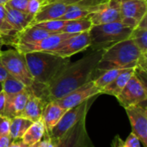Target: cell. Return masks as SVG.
Instances as JSON below:
<instances>
[{
	"label": "cell",
	"mask_w": 147,
	"mask_h": 147,
	"mask_svg": "<svg viewBox=\"0 0 147 147\" xmlns=\"http://www.w3.org/2000/svg\"><path fill=\"white\" fill-rule=\"evenodd\" d=\"M104 49H96L80 59L67 64L46 87H42L37 96L46 102L57 101L72 90L93 80L96 65Z\"/></svg>",
	"instance_id": "obj_1"
},
{
	"label": "cell",
	"mask_w": 147,
	"mask_h": 147,
	"mask_svg": "<svg viewBox=\"0 0 147 147\" xmlns=\"http://www.w3.org/2000/svg\"><path fill=\"white\" fill-rule=\"evenodd\" d=\"M129 68H134L136 74H146V55L141 53L131 38L104 49L96 71Z\"/></svg>",
	"instance_id": "obj_2"
},
{
	"label": "cell",
	"mask_w": 147,
	"mask_h": 147,
	"mask_svg": "<svg viewBox=\"0 0 147 147\" xmlns=\"http://www.w3.org/2000/svg\"><path fill=\"white\" fill-rule=\"evenodd\" d=\"M23 55L34 80V85L37 86L48 85L63 67L70 63L69 58L59 57L47 52H33Z\"/></svg>",
	"instance_id": "obj_3"
},
{
	"label": "cell",
	"mask_w": 147,
	"mask_h": 147,
	"mask_svg": "<svg viewBox=\"0 0 147 147\" xmlns=\"http://www.w3.org/2000/svg\"><path fill=\"white\" fill-rule=\"evenodd\" d=\"M133 28L121 22L92 25L90 28V47L93 50L106 49L110 46L129 39Z\"/></svg>",
	"instance_id": "obj_4"
},
{
	"label": "cell",
	"mask_w": 147,
	"mask_h": 147,
	"mask_svg": "<svg viewBox=\"0 0 147 147\" xmlns=\"http://www.w3.org/2000/svg\"><path fill=\"white\" fill-rule=\"evenodd\" d=\"M0 62L9 76L16 78L28 88L34 85V80L28 69L24 55L16 49L2 51Z\"/></svg>",
	"instance_id": "obj_5"
},
{
	"label": "cell",
	"mask_w": 147,
	"mask_h": 147,
	"mask_svg": "<svg viewBox=\"0 0 147 147\" xmlns=\"http://www.w3.org/2000/svg\"><path fill=\"white\" fill-rule=\"evenodd\" d=\"M96 96H94L83 103L68 109L64 115L61 117V119L59 121V122L53 127V128L46 135L48 137V139L51 141H55L58 139H59L61 136H63L70 128H71L74 125H76L82 118L87 116L88 110L90 109V106L94 102V99Z\"/></svg>",
	"instance_id": "obj_6"
},
{
	"label": "cell",
	"mask_w": 147,
	"mask_h": 147,
	"mask_svg": "<svg viewBox=\"0 0 147 147\" xmlns=\"http://www.w3.org/2000/svg\"><path fill=\"white\" fill-rule=\"evenodd\" d=\"M116 98L124 109L146 102V82L140 79L134 73Z\"/></svg>",
	"instance_id": "obj_7"
},
{
	"label": "cell",
	"mask_w": 147,
	"mask_h": 147,
	"mask_svg": "<svg viewBox=\"0 0 147 147\" xmlns=\"http://www.w3.org/2000/svg\"><path fill=\"white\" fill-rule=\"evenodd\" d=\"M54 147H94L86 128V116L70 128L63 136L51 141Z\"/></svg>",
	"instance_id": "obj_8"
},
{
	"label": "cell",
	"mask_w": 147,
	"mask_h": 147,
	"mask_svg": "<svg viewBox=\"0 0 147 147\" xmlns=\"http://www.w3.org/2000/svg\"><path fill=\"white\" fill-rule=\"evenodd\" d=\"M100 94H102L101 90L95 84L93 80H90L56 102L63 109L68 110Z\"/></svg>",
	"instance_id": "obj_9"
},
{
	"label": "cell",
	"mask_w": 147,
	"mask_h": 147,
	"mask_svg": "<svg viewBox=\"0 0 147 147\" xmlns=\"http://www.w3.org/2000/svg\"><path fill=\"white\" fill-rule=\"evenodd\" d=\"M73 34L67 33H53L49 36L34 42V43H24V44H14L12 45L21 53H28L33 52H51L55 49L63 41L72 36Z\"/></svg>",
	"instance_id": "obj_10"
},
{
	"label": "cell",
	"mask_w": 147,
	"mask_h": 147,
	"mask_svg": "<svg viewBox=\"0 0 147 147\" xmlns=\"http://www.w3.org/2000/svg\"><path fill=\"white\" fill-rule=\"evenodd\" d=\"M132 127V133L147 147V109L146 102L125 109Z\"/></svg>",
	"instance_id": "obj_11"
},
{
	"label": "cell",
	"mask_w": 147,
	"mask_h": 147,
	"mask_svg": "<svg viewBox=\"0 0 147 147\" xmlns=\"http://www.w3.org/2000/svg\"><path fill=\"white\" fill-rule=\"evenodd\" d=\"M121 22L131 28H136L147 15V0H128L120 3Z\"/></svg>",
	"instance_id": "obj_12"
},
{
	"label": "cell",
	"mask_w": 147,
	"mask_h": 147,
	"mask_svg": "<svg viewBox=\"0 0 147 147\" xmlns=\"http://www.w3.org/2000/svg\"><path fill=\"white\" fill-rule=\"evenodd\" d=\"M89 47H90V33L89 31H85L73 34L59 44L55 49L48 53L63 58H70L75 53L85 50Z\"/></svg>",
	"instance_id": "obj_13"
},
{
	"label": "cell",
	"mask_w": 147,
	"mask_h": 147,
	"mask_svg": "<svg viewBox=\"0 0 147 147\" xmlns=\"http://www.w3.org/2000/svg\"><path fill=\"white\" fill-rule=\"evenodd\" d=\"M87 18L91 22L92 25L121 22L120 3L115 0H106L99 5L95 12L90 13Z\"/></svg>",
	"instance_id": "obj_14"
},
{
	"label": "cell",
	"mask_w": 147,
	"mask_h": 147,
	"mask_svg": "<svg viewBox=\"0 0 147 147\" xmlns=\"http://www.w3.org/2000/svg\"><path fill=\"white\" fill-rule=\"evenodd\" d=\"M68 5L59 2H47L35 14L29 26L46 22L59 19L66 11Z\"/></svg>",
	"instance_id": "obj_15"
},
{
	"label": "cell",
	"mask_w": 147,
	"mask_h": 147,
	"mask_svg": "<svg viewBox=\"0 0 147 147\" xmlns=\"http://www.w3.org/2000/svg\"><path fill=\"white\" fill-rule=\"evenodd\" d=\"M66 111L56 101H50L46 104L41 115V121L45 126L47 134L59 122Z\"/></svg>",
	"instance_id": "obj_16"
},
{
	"label": "cell",
	"mask_w": 147,
	"mask_h": 147,
	"mask_svg": "<svg viewBox=\"0 0 147 147\" xmlns=\"http://www.w3.org/2000/svg\"><path fill=\"white\" fill-rule=\"evenodd\" d=\"M31 89L27 88L22 92L16 94V96L6 98L5 109H4V116L11 119L16 116H20L22 112L24 109L28 98L29 96Z\"/></svg>",
	"instance_id": "obj_17"
},
{
	"label": "cell",
	"mask_w": 147,
	"mask_h": 147,
	"mask_svg": "<svg viewBox=\"0 0 147 147\" xmlns=\"http://www.w3.org/2000/svg\"><path fill=\"white\" fill-rule=\"evenodd\" d=\"M53 33H50L41 28L36 27L34 25L28 26L22 31L16 33L14 35L11 45L14 44H24V43H34L39 41Z\"/></svg>",
	"instance_id": "obj_18"
},
{
	"label": "cell",
	"mask_w": 147,
	"mask_h": 147,
	"mask_svg": "<svg viewBox=\"0 0 147 147\" xmlns=\"http://www.w3.org/2000/svg\"><path fill=\"white\" fill-rule=\"evenodd\" d=\"M47 103V102L34 95L31 90L24 109L20 116H22L33 122L37 121L41 119V115Z\"/></svg>",
	"instance_id": "obj_19"
},
{
	"label": "cell",
	"mask_w": 147,
	"mask_h": 147,
	"mask_svg": "<svg viewBox=\"0 0 147 147\" xmlns=\"http://www.w3.org/2000/svg\"><path fill=\"white\" fill-rule=\"evenodd\" d=\"M6 9V17L7 22L12 28V29L16 33L22 31L24 28L28 27L33 20V16L14 9H11L4 5Z\"/></svg>",
	"instance_id": "obj_20"
},
{
	"label": "cell",
	"mask_w": 147,
	"mask_h": 147,
	"mask_svg": "<svg viewBox=\"0 0 147 147\" xmlns=\"http://www.w3.org/2000/svg\"><path fill=\"white\" fill-rule=\"evenodd\" d=\"M134 73H135L134 68L125 69L121 73H120L116 77V78L114 81H112L109 84L105 86L101 90L102 94H107L116 97L123 90V88L127 84L129 79L134 75Z\"/></svg>",
	"instance_id": "obj_21"
},
{
	"label": "cell",
	"mask_w": 147,
	"mask_h": 147,
	"mask_svg": "<svg viewBox=\"0 0 147 147\" xmlns=\"http://www.w3.org/2000/svg\"><path fill=\"white\" fill-rule=\"evenodd\" d=\"M45 134H46V128L43 124V121L40 119L32 123V125L27 129L25 134L22 135L21 140L23 143H25L29 146L42 140Z\"/></svg>",
	"instance_id": "obj_22"
},
{
	"label": "cell",
	"mask_w": 147,
	"mask_h": 147,
	"mask_svg": "<svg viewBox=\"0 0 147 147\" xmlns=\"http://www.w3.org/2000/svg\"><path fill=\"white\" fill-rule=\"evenodd\" d=\"M33 121L22 117L16 116L10 119L9 136L12 140H21L27 129L32 125Z\"/></svg>",
	"instance_id": "obj_23"
},
{
	"label": "cell",
	"mask_w": 147,
	"mask_h": 147,
	"mask_svg": "<svg viewBox=\"0 0 147 147\" xmlns=\"http://www.w3.org/2000/svg\"><path fill=\"white\" fill-rule=\"evenodd\" d=\"M92 27L91 22L87 18H82L78 20L68 21L67 24L60 30V33L67 34H79L85 31H89Z\"/></svg>",
	"instance_id": "obj_24"
},
{
	"label": "cell",
	"mask_w": 147,
	"mask_h": 147,
	"mask_svg": "<svg viewBox=\"0 0 147 147\" xmlns=\"http://www.w3.org/2000/svg\"><path fill=\"white\" fill-rule=\"evenodd\" d=\"M27 88L28 87L25 86L22 82L11 76H9L3 82V91L5 95V98H10Z\"/></svg>",
	"instance_id": "obj_25"
},
{
	"label": "cell",
	"mask_w": 147,
	"mask_h": 147,
	"mask_svg": "<svg viewBox=\"0 0 147 147\" xmlns=\"http://www.w3.org/2000/svg\"><path fill=\"white\" fill-rule=\"evenodd\" d=\"M130 38L142 54L147 55V28L137 26L132 31Z\"/></svg>",
	"instance_id": "obj_26"
},
{
	"label": "cell",
	"mask_w": 147,
	"mask_h": 147,
	"mask_svg": "<svg viewBox=\"0 0 147 147\" xmlns=\"http://www.w3.org/2000/svg\"><path fill=\"white\" fill-rule=\"evenodd\" d=\"M125 69H111V70L105 71L102 72V74L99 75L97 78H94L93 81L95 84L102 90L105 86H107L112 81H114L116 78V77L120 73H121Z\"/></svg>",
	"instance_id": "obj_27"
},
{
	"label": "cell",
	"mask_w": 147,
	"mask_h": 147,
	"mask_svg": "<svg viewBox=\"0 0 147 147\" xmlns=\"http://www.w3.org/2000/svg\"><path fill=\"white\" fill-rule=\"evenodd\" d=\"M68 21L65 20H52V21H46L42 22H39L34 24L36 27L41 28L50 33H60V30L67 24ZM32 26V25H31Z\"/></svg>",
	"instance_id": "obj_28"
},
{
	"label": "cell",
	"mask_w": 147,
	"mask_h": 147,
	"mask_svg": "<svg viewBox=\"0 0 147 147\" xmlns=\"http://www.w3.org/2000/svg\"><path fill=\"white\" fill-rule=\"evenodd\" d=\"M0 34L2 35H15L16 32L12 29L7 22L6 9L4 5H0Z\"/></svg>",
	"instance_id": "obj_29"
},
{
	"label": "cell",
	"mask_w": 147,
	"mask_h": 147,
	"mask_svg": "<svg viewBox=\"0 0 147 147\" xmlns=\"http://www.w3.org/2000/svg\"><path fill=\"white\" fill-rule=\"evenodd\" d=\"M47 3V0H29L27 6L26 13L34 17L35 14L41 9V7L45 5Z\"/></svg>",
	"instance_id": "obj_30"
},
{
	"label": "cell",
	"mask_w": 147,
	"mask_h": 147,
	"mask_svg": "<svg viewBox=\"0 0 147 147\" xmlns=\"http://www.w3.org/2000/svg\"><path fill=\"white\" fill-rule=\"evenodd\" d=\"M119 147H142L140 139L133 133H131L127 140L119 143Z\"/></svg>",
	"instance_id": "obj_31"
},
{
	"label": "cell",
	"mask_w": 147,
	"mask_h": 147,
	"mask_svg": "<svg viewBox=\"0 0 147 147\" xmlns=\"http://www.w3.org/2000/svg\"><path fill=\"white\" fill-rule=\"evenodd\" d=\"M28 1L29 0H9L5 5L11 8V9H14L26 13Z\"/></svg>",
	"instance_id": "obj_32"
},
{
	"label": "cell",
	"mask_w": 147,
	"mask_h": 147,
	"mask_svg": "<svg viewBox=\"0 0 147 147\" xmlns=\"http://www.w3.org/2000/svg\"><path fill=\"white\" fill-rule=\"evenodd\" d=\"M9 125H10V119L4 115H0V134L9 135Z\"/></svg>",
	"instance_id": "obj_33"
},
{
	"label": "cell",
	"mask_w": 147,
	"mask_h": 147,
	"mask_svg": "<svg viewBox=\"0 0 147 147\" xmlns=\"http://www.w3.org/2000/svg\"><path fill=\"white\" fill-rule=\"evenodd\" d=\"M12 140L9 138V135H3L0 134V147H9Z\"/></svg>",
	"instance_id": "obj_34"
},
{
	"label": "cell",
	"mask_w": 147,
	"mask_h": 147,
	"mask_svg": "<svg viewBox=\"0 0 147 147\" xmlns=\"http://www.w3.org/2000/svg\"><path fill=\"white\" fill-rule=\"evenodd\" d=\"M5 102H6V98L3 91L0 92V115H4V109H5Z\"/></svg>",
	"instance_id": "obj_35"
},
{
	"label": "cell",
	"mask_w": 147,
	"mask_h": 147,
	"mask_svg": "<svg viewBox=\"0 0 147 147\" xmlns=\"http://www.w3.org/2000/svg\"><path fill=\"white\" fill-rule=\"evenodd\" d=\"M9 76V73L7 72V71L4 69V67L3 66V65L0 62V82L3 83Z\"/></svg>",
	"instance_id": "obj_36"
},
{
	"label": "cell",
	"mask_w": 147,
	"mask_h": 147,
	"mask_svg": "<svg viewBox=\"0 0 147 147\" xmlns=\"http://www.w3.org/2000/svg\"><path fill=\"white\" fill-rule=\"evenodd\" d=\"M82 0H47V2H59V3H65L66 5L75 4V3H79Z\"/></svg>",
	"instance_id": "obj_37"
},
{
	"label": "cell",
	"mask_w": 147,
	"mask_h": 147,
	"mask_svg": "<svg viewBox=\"0 0 147 147\" xmlns=\"http://www.w3.org/2000/svg\"><path fill=\"white\" fill-rule=\"evenodd\" d=\"M9 147H28V146L23 143L22 140H12Z\"/></svg>",
	"instance_id": "obj_38"
},
{
	"label": "cell",
	"mask_w": 147,
	"mask_h": 147,
	"mask_svg": "<svg viewBox=\"0 0 147 147\" xmlns=\"http://www.w3.org/2000/svg\"><path fill=\"white\" fill-rule=\"evenodd\" d=\"M45 146H46V141H45L44 139H42V140L35 143V144H34L32 146H29L28 147H45Z\"/></svg>",
	"instance_id": "obj_39"
},
{
	"label": "cell",
	"mask_w": 147,
	"mask_h": 147,
	"mask_svg": "<svg viewBox=\"0 0 147 147\" xmlns=\"http://www.w3.org/2000/svg\"><path fill=\"white\" fill-rule=\"evenodd\" d=\"M3 35L0 34V53H1V52H2V47H3V45L4 44V39H3Z\"/></svg>",
	"instance_id": "obj_40"
},
{
	"label": "cell",
	"mask_w": 147,
	"mask_h": 147,
	"mask_svg": "<svg viewBox=\"0 0 147 147\" xmlns=\"http://www.w3.org/2000/svg\"><path fill=\"white\" fill-rule=\"evenodd\" d=\"M9 0H0V5H5Z\"/></svg>",
	"instance_id": "obj_41"
},
{
	"label": "cell",
	"mask_w": 147,
	"mask_h": 147,
	"mask_svg": "<svg viewBox=\"0 0 147 147\" xmlns=\"http://www.w3.org/2000/svg\"><path fill=\"white\" fill-rule=\"evenodd\" d=\"M115 1L118 2L119 3H123V2H126V1H128V0H115Z\"/></svg>",
	"instance_id": "obj_42"
},
{
	"label": "cell",
	"mask_w": 147,
	"mask_h": 147,
	"mask_svg": "<svg viewBox=\"0 0 147 147\" xmlns=\"http://www.w3.org/2000/svg\"><path fill=\"white\" fill-rule=\"evenodd\" d=\"M3 91V83L0 82V92Z\"/></svg>",
	"instance_id": "obj_43"
}]
</instances>
